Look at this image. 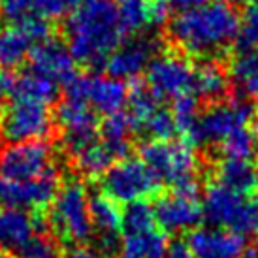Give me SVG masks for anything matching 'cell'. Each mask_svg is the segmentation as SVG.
Masks as SVG:
<instances>
[{"instance_id":"1","label":"cell","mask_w":258,"mask_h":258,"mask_svg":"<svg viewBox=\"0 0 258 258\" xmlns=\"http://www.w3.org/2000/svg\"><path fill=\"white\" fill-rule=\"evenodd\" d=\"M66 45L76 62L106 66L124 38L113 0H87L72 10L64 25Z\"/></svg>"},{"instance_id":"2","label":"cell","mask_w":258,"mask_h":258,"mask_svg":"<svg viewBox=\"0 0 258 258\" xmlns=\"http://www.w3.org/2000/svg\"><path fill=\"white\" fill-rule=\"evenodd\" d=\"M241 17L230 2L213 0L206 6L179 12L168 27L170 40L194 57L209 58L226 51L239 36Z\"/></svg>"},{"instance_id":"3","label":"cell","mask_w":258,"mask_h":258,"mask_svg":"<svg viewBox=\"0 0 258 258\" xmlns=\"http://www.w3.org/2000/svg\"><path fill=\"white\" fill-rule=\"evenodd\" d=\"M91 194L83 181L68 179L51 204L49 222L62 241L81 245L93 236Z\"/></svg>"},{"instance_id":"4","label":"cell","mask_w":258,"mask_h":258,"mask_svg":"<svg viewBox=\"0 0 258 258\" xmlns=\"http://www.w3.org/2000/svg\"><path fill=\"white\" fill-rule=\"evenodd\" d=\"M140 153L158 183H166L172 188L196 183L200 162L194 149L185 142L151 140L142 145Z\"/></svg>"},{"instance_id":"5","label":"cell","mask_w":258,"mask_h":258,"mask_svg":"<svg viewBox=\"0 0 258 258\" xmlns=\"http://www.w3.org/2000/svg\"><path fill=\"white\" fill-rule=\"evenodd\" d=\"M254 109L247 100L236 98L228 102H217L204 113H200L198 124L188 142L194 145H217L230 138L239 128L251 126Z\"/></svg>"},{"instance_id":"6","label":"cell","mask_w":258,"mask_h":258,"mask_svg":"<svg viewBox=\"0 0 258 258\" xmlns=\"http://www.w3.org/2000/svg\"><path fill=\"white\" fill-rule=\"evenodd\" d=\"M53 130V115L49 106L30 100L12 98L0 117V136L8 144L43 142Z\"/></svg>"},{"instance_id":"7","label":"cell","mask_w":258,"mask_h":258,"mask_svg":"<svg viewBox=\"0 0 258 258\" xmlns=\"http://www.w3.org/2000/svg\"><path fill=\"white\" fill-rule=\"evenodd\" d=\"M158 181L140 158H121L102 175L104 194L117 204L144 202L157 190Z\"/></svg>"},{"instance_id":"8","label":"cell","mask_w":258,"mask_h":258,"mask_svg":"<svg viewBox=\"0 0 258 258\" xmlns=\"http://www.w3.org/2000/svg\"><path fill=\"white\" fill-rule=\"evenodd\" d=\"M55 172V149L45 142L8 144L0 149V177L30 181Z\"/></svg>"},{"instance_id":"9","label":"cell","mask_w":258,"mask_h":258,"mask_svg":"<svg viewBox=\"0 0 258 258\" xmlns=\"http://www.w3.org/2000/svg\"><path fill=\"white\" fill-rule=\"evenodd\" d=\"M149 93L158 100H177L192 93L194 66L181 55L160 53L145 70Z\"/></svg>"},{"instance_id":"10","label":"cell","mask_w":258,"mask_h":258,"mask_svg":"<svg viewBox=\"0 0 258 258\" xmlns=\"http://www.w3.org/2000/svg\"><path fill=\"white\" fill-rule=\"evenodd\" d=\"M204 215L213 226L236 230L243 234L252 228V204L247 196L213 181L204 194Z\"/></svg>"},{"instance_id":"11","label":"cell","mask_w":258,"mask_h":258,"mask_svg":"<svg viewBox=\"0 0 258 258\" xmlns=\"http://www.w3.org/2000/svg\"><path fill=\"white\" fill-rule=\"evenodd\" d=\"M158 226L166 232H192L204 217V202L198 192V185H185L172 188L160 196L155 206Z\"/></svg>"},{"instance_id":"12","label":"cell","mask_w":258,"mask_h":258,"mask_svg":"<svg viewBox=\"0 0 258 258\" xmlns=\"http://www.w3.org/2000/svg\"><path fill=\"white\" fill-rule=\"evenodd\" d=\"M128 94L124 81L111 76H76L66 85V96L87 102L94 111L106 117L119 113L128 102Z\"/></svg>"},{"instance_id":"13","label":"cell","mask_w":258,"mask_h":258,"mask_svg":"<svg viewBox=\"0 0 258 258\" xmlns=\"http://www.w3.org/2000/svg\"><path fill=\"white\" fill-rule=\"evenodd\" d=\"M51 38L47 21L8 23L0 29V66L17 68L30 57L38 43Z\"/></svg>"},{"instance_id":"14","label":"cell","mask_w":258,"mask_h":258,"mask_svg":"<svg viewBox=\"0 0 258 258\" xmlns=\"http://www.w3.org/2000/svg\"><path fill=\"white\" fill-rule=\"evenodd\" d=\"M58 188L60 181L57 170L30 181H12L0 177V206L38 211L53 204Z\"/></svg>"},{"instance_id":"15","label":"cell","mask_w":258,"mask_h":258,"mask_svg":"<svg viewBox=\"0 0 258 258\" xmlns=\"http://www.w3.org/2000/svg\"><path fill=\"white\" fill-rule=\"evenodd\" d=\"M57 121L62 128V144L68 155H74L78 149L98 138L96 111L79 98L66 96L58 104Z\"/></svg>"},{"instance_id":"16","label":"cell","mask_w":258,"mask_h":258,"mask_svg":"<svg viewBox=\"0 0 258 258\" xmlns=\"http://www.w3.org/2000/svg\"><path fill=\"white\" fill-rule=\"evenodd\" d=\"M186 247L194 258H245L247 239L241 232L221 226H200L186 237Z\"/></svg>"},{"instance_id":"17","label":"cell","mask_w":258,"mask_h":258,"mask_svg":"<svg viewBox=\"0 0 258 258\" xmlns=\"http://www.w3.org/2000/svg\"><path fill=\"white\" fill-rule=\"evenodd\" d=\"M30 72L53 81L55 85H68L76 78V60L68 45L57 40H45L38 43L30 53Z\"/></svg>"},{"instance_id":"18","label":"cell","mask_w":258,"mask_h":258,"mask_svg":"<svg viewBox=\"0 0 258 258\" xmlns=\"http://www.w3.org/2000/svg\"><path fill=\"white\" fill-rule=\"evenodd\" d=\"M157 49V40L149 36H138L126 43H121L106 62L108 76L121 81L138 78L147 70L149 62L155 58Z\"/></svg>"},{"instance_id":"19","label":"cell","mask_w":258,"mask_h":258,"mask_svg":"<svg viewBox=\"0 0 258 258\" xmlns=\"http://www.w3.org/2000/svg\"><path fill=\"white\" fill-rule=\"evenodd\" d=\"M76 4V0H0V14L10 23H49L62 17Z\"/></svg>"},{"instance_id":"20","label":"cell","mask_w":258,"mask_h":258,"mask_svg":"<svg viewBox=\"0 0 258 258\" xmlns=\"http://www.w3.org/2000/svg\"><path fill=\"white\" fill-rule=\"evenodd\" d=\"M91 219H93V236L102 251H111L117 247L122 234V211L117 202L106 194L93 196L91 200Z\"/></svg>"},{"instance_id":"21","label":"cell","mask_w":258,"mask_h":258,"mask_svg":"<svg viewBox=\"0 0 258 258\" xmlns=\"http://www.w3.org/2000/svg\"><path fill=\"white\" fill-rule=\"evenodd\" d=\"M115 4L126 34H140L168 19V4L164 0H117Z\"/></svg>"},{"instance_id":"22","label":"cell","mask_w":258,"mask_h":258,"mask_svg":"<svg viewBox=\"0 0 258 258\" xmlns=\"http://www.w3.org/2000/svg\"><path fill=\"white\" fill-rule=\"evenodd\" d=\"M36 219L25 209L0 206V251H19L30 237L38 234Z\"/></svg>"},{"instance_id":"23","label":"cell","mask_w":258,"mask_h":258,"mask_svg":"<svg viewBox=\"0 0 258 258\" xmlns=\"http://www.w3.org/2000/svg\"><path fill=\"white\" fill-rule=\"evenodd\" d=\"M215 181L243 196L258 192V166L245 158H222L215 168Z\"/></svg>"},{"instance_id":"24","label":"cell","mask_w":258,"mask_h":258,"mask_svg":"<svg viewBox=\"0 0 258 258\" xmlns=\"http://www.w3.org/2000/svg\"><path fill=\"white\" fill-rule=\"evenodd\" d=\"M170 247L168 237L158 228L122 234L119 241V258H162Z\"/></svg>"},{"instance_id":"25","label":"cell","mask_w":258,"mask_h":258,"mask_svg":"<svg viewBox=\"0 0 258 258\" xmlns=\"http://www.w3.org/2000/svg\"><path fill=\"white\" fill-rule=\"evenodd\" d=\"M228 74L217 60H204L198 66H194L192 93H196V96L209 102L221 100L228 91Z\"/></svg>"},{"instance_id":"26","label":"cell","mask_w":258,"mask_h":258,"mask_svg":"<svg viewBox=\"0 0 258 258\" xmlns=\"http://www.w3.org/2000/svg\"><path fill=\"white\" fill-rule=\"evenodd\" d=\"M74 160V166L78 168L83 175L89 177H96V175H104L108 172L115 160V155L111 153L108 145L102 142V138L98 136L93 140L91 144H87L85 147L78 149L74 155H70Z\"/></svg>"},{"instance_id":"27","label":"cell","mask_w":258,"mask_h":258,"mask_svg":"<svg viewBox=\"0 0 258 258\" xmlns=\"http://www.w3.org/2000/svg\"><path fill=\"white\" fill-rule=\"evenodd\" d=\"M57 94L58 89L53 81L34 72L21 74L12 87V98L38 102V104H45V106H49L51 102L57 98Z\"/></svg>"},{"instance_id":"28","label":"cell","mask_w":258,"mask_h":258,"mask_svg":"<svg viewBox=\"0 0 258 258\" xmlns=\"http://www.w3.org/2000/svg\"><path fill=\"white\" fill-rule=\"evenodd\" d=\"M134 124L128 113H113L108 115L106 121L102 122L100 138L102 142L108 145L115 158H124V155L130 149V136L134 132Z\"/></svg>"},{"instance_id":"29","label":"cell","mask_w":258,"mask_h":258,"mask_svg":"<svg viewBox=\"0 0 258 258\" xmlns=\"http://www.w3.org/2000/svg\"><path fill=\"white\" fill-rule=\"evenodd\" d=\"M230 76L245 96L258 98V49L239 51L232 60Z\"/></svg>"},{"instance_id":"30","label":"cell","mask_w":258,"mask_h":258,"mask_svg":"<svg viewBox=\"0 0 258 258\" xmlns=\"http://www.w3.org/2000/svg\"><path fill=\"white\" fill-rule=\"evenodd\" d=\"M219 149L224 155V158L252 160V157L258 155V130L252 124L245 126V128H239L230 138H226Z\"/></svg>"},{"instance_id":"31","label":"cell","mask_w":258,"mask_h":258,"mask_svg":"<svg viewBox=\"0 0 258 258\" xmlns=\"http://www.w3.org/2000/svg\"><path fill=\"white\" fill-rule=\"evenodd\" d=\"M158 222L155 217V209L147 202H134L128 204L122 211V234L132 232H145L157 228Z\"/></svg>"},{"instance_id":"32","label":"cell","mask_w":258,"mask_h":258,"mask_svg":"<svg viewBox=\"0 0 258 258\" xmlns=\"http://www.w3.org/2000/svg\"><path fill=\"white\" fill-rule=\"evenodd\" d=\"M172 115L177 130L188 140V138L192 136L194 128L198 124V119H200L198 98L194 94H185V96H181L177 100H173Z\"/></svg>"},{"instance_id":"33","label":"cell","mask_w":258,"mask_h":258,"mask_svg":"<svg viewBox=\"0 0 258 258\" xmlns=\"http://www.w3.org/2000/svg\"><path fill=\"white\" fill-rule=\"evenodd\" d=\"M138 130L147 134V136L153 138V140H172L177 126H175L172 111H168V109L158 106V108L145 119L144 124Z\"/></svg>"},{"instance_id":"34","label":"cell","mask_w":258,"mask_h":258,"mask_svg":"<svg viewBox=\"0 0 258 258\" xmlns=\"http://www.w3.org/2000/svg\"><path fill=\"white\" fill-rule=\"evenodd\" d=\"M17 258H62L60 245L45 234H34L17 251Z\"/></svg>"},{"instance_id":"35","label":"cell","mask_w":258,"mask_h":258,"mask_svg":"<svg viewBox=\"0 0 258 258\" xmlns=\"http://www.w3.org/2000/svg\"><path fill=\"white\" fill-rule=\"evenodd\" d=\"M237 42L241 49H258V4L249 8L243 15Z\"/></svg>"},{"instance_id":"36","label":"cell","mask_w":258,"mask_h":258,"mask_svg":"<svg viewBox=\"0 0 258 258\" xmlns=\"http://www.w3.org/2000/svg\"><path fill=\"white\" fill-rule=\"evenodd\" d=\"M62 258H106V252L102 251V249H96V247L81 243V245L72 247Z\"/></svg>"},{"instance_id":"37","label":"cell","mask_w":258,"mask_h":258,"mask_svg":"<svg viewBox=\"0 0 258 258\" xmlns=\"http://www.w3.org/2000/svg\"><path fill=\"white\" fill-rule=\"evenodd\" d=\"M12 87H14V79L8 74L6 68L0 66V104L6 100L8 94H12Z\"/></svg>"},{"instance_id":"38","label":"cell","mask_w":258,"mask_h":258,"mask_svg":"<svg viewBox=\"0 0 258 258\" xmlns=\"http://www.w3.org/2000/svg\"><path fill=\"white\" fill-rule=\"evenodd\" d=\"M213 0H170V4L173 8H177L179 12H186V10H194V8L206 6Z\"/></svg>"},{"instance_id":"39","label":"cell","mask_w":258,"mask_h":258,"mask_svg":"<svg viewBox=\"0 0 258 258\" xmlns=\"http://www.w3.org/2000/svg\"><path fill=\"white\" fill-rule=\"evenodd\" d=\"M162 258H194V256L190 254L186 245H173V247H170L166 251V254Z\"/></svg>"},{"instance_id":"40","label":"cell","mask_w":258,"mask_h":258,"mask_svg":"<svg viewBox=\"0 0 258 258\" xmlns=\"http://www.w3.org/2000/svg\"><path fill=\"white\" fill-rule=\"evenodd\" d=\"M252 230L258 234V200L256 204H252Z\"/></svg>"},{"instance_id":"41","label":"cell","mask_w":258,"mask_h":258,"mask_svg":"<svg viewBox=\"0 0 258 258\" xmlns=\"http://www.w3.org/2000/svg\"><path fill=\"white\" fill-rule=\"evenodd\" d=\"M226 2H230V4H258V0H226Z\"/></svg>"},{"instance_id":"42","label":"cell","mask_w":258,"mask_h":258,"mask_svg":"<svg viewBox=\"0 0 258 258\" xmlns=\"http://www.w3.org/2000/svg\"><path fill=\"white\" fill-rule=\"evenodd\" d=\"M245 258H258V247H256V249H252V251L247 252V256H245Z\"/></svg>"},{"instance_id":"43","label":"cell","mask_w":258,"mask_h":258,"mask_svg":"<svg viewBox=\"0 0 258 258\" xmlns=\"http://www.w3.org/2000/svg\"><path fill=\"white\" fill-rule=\"evenodd\" d=\"M0 258H12V256H8V252H2V251H0Z\"/></svg>"},{"instance_id":"44","label":"cell","mask_w":258,"mask_h":258,"mask_svg":"<svg viewBox=\"0 0 258 258\" xmlns=\"http://www.w3.org/2000/svg\"><path fill=\"white\" fill-rule=\"evenodd\" d=\"M76 2L79 4V2H87V0H76ZM78 4H76V6H78Z\"/></svg>"},{"instance_id":"45","label":"cell","mask_w":258,"mask_h":258,"mask_svg":"<svg viewBox=\"0 0 258 258\" xmlns=\"http://www.w3.org/2000/svg\"><path fill=\"white\" fill-rule=\"evenodd\" d=\"M0 117H2V113H0Z\"/></svg>"}]
</instances>
